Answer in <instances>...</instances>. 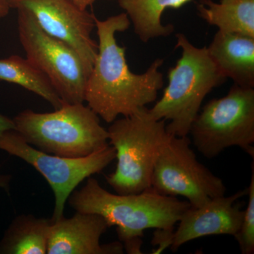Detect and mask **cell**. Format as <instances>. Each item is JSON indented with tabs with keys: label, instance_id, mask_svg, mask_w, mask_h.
Here are the masks:
<instances>
[{
	"label": "cell",
	"instance_id": "obj_18",
	"mask_svg": "<svg viewBox=\"0 0 254 254\" xmlns=\"http://www.w3.org/2000/svg\"><path fill=\"white\" fill-rule=\"evenodd\" d=\"M252 174L247 195L249 202L244 213L243 219L238 232L234 236L236 239L242 254L254 253V165L252 163Z\"/></svg>",
	"mask_w": 254,
	"mask_h": 254
},
{
	"label": "cell",
	"instance_id": "obj_14",
	"mask_svg": "<svg viewBox=\"0 0 254 254\" xmlns=\"http://www.w3.org/2000/svg\"><path fill=\"white\" fill-rule=\"evenodd\" d=\"M192 0H118L125 11L135 33L143 43L173 33V24L163 25L162 15L165 9H180Z\"/></svg>",
	"mask_w": 254,
	"mask_h": 254
},
{
	"label": "cell",
	"instance_id": "obj_11",
	"mask_svg": "<svg viewBox=\"0 0 254 254\" xmlns=\"http://www.w3.org/2000/svg\"><path fill=\"white\" fill-rule=\"evenodd\" d=\"M248 189L239 190L230 196L216 197L206 203L193 208L190 206L182 215L178 227L174 231L173 245L176 252L190 241L211 235L235 236L240 230L245 210L237 200L247 195Z\"/></svg>",
	"mask_w": 254,
	"mask_h": 254
},
{
	"label": "cell",
	"instance_id": "obj_19",
	"mask_svg": "<svg viewBox=\"0 0 254 254\" xmlns=\"http://www.w3.org/2000/svg\"><path fill=\"white\" fill-rule=\"evenodd\" d=\"M174 229H155L152 245L156 246L152 254H161L164 250L171 247L173 242Z\"/></svg>",
	"mask_w": 254,
	"mask_h": 254
},
{
	"label": "cell",
	"instance_id": "obj_6",
	"mask_svg": "<svg viewBox=\"0 0 254 254\" xmlns=\"http://www.w3.org/2000/svg\"><path fill=\"white\" fill-rule=\"evenodd\" d=\"M189 134L205 158L237 146L254 159V88L234 84L225 96L210 100L195 117Z\"/></svg>",
	"mask_w": 254,
	"mask_h": 254
},
{
	"label": "cell",
	"instance_id": "obj_15",
	"mask_svg": "<svg viewBox=\"0 0 254 254\" xmlns=\"http://www.w3.org/2000/svg\"><path fill=\"white\" fill-rule=\"evenodd\" d=\"M52 219L21 215L12 220L0 240V254H46Z\"/></svg>",
	"mask_w": 254,
	"mask_h": 254
},
{
	"label": "cell",
	"instance_id": "obj_9",
	"mask_svg": "<svg viewBox=\"0 0 254 254\" xmlns=\"http://www.w3.org/2000/svg\"><path fill=\"white\" fill-rule=\"evenodd\" d=\"M190 143L188 136H170L155 164L150 190L159 194L185 197L190 206L198 208L225 195L226 187L198 161Z\"/></svg>",
	"mask_w": 254,
	"mask_h": 254
},
{
	"label": "cell",
	"instance_id": "obj_12",
	"mask_svg": "<svg viewBox=\"0 0 254 254\" xmlns=\"http://www.w3.org/2000/svg\"><path fill=\"white\" fill-rule=\"evenodd\" d=\"M108 227L105 219L98 214L76 212L71 218L63 216L50 225L47 254H123L120 242L100 243V237Z\"/></svg>",
	"mask_w": 254,
	"mask_h": 254
},
{
	"label": "cell",
	"instance_id": "obj_5",
	"mask_svg": "<svg viewBox=\"0 0 254 254\" xmlns=\"http://www.w3.org/2000/svg\"><path fill=\"white\" fill-rule=\"evenodd\" d=\"M166 121L157 120L147 107L115 120L108 131L116 151V170L105 177L118 194H136L150 190L160 152L172 134Z\"/></svg>",
	"mask_w": 254,
	"mask_h": 254
},
{
	"label": "cell",
	"instance_id": "obj_4",
	"mask_svg": "<svg viewBox=\"0 0 254 254\" xmlns=\"http://www.w3.org/2000/svg\"><path fill=\"white\" fill-rule=\"evenodd\" d=\"M13 120L15 130L28 144L49 154L81 158L110 145L99 117L83 103H64L53 113L26 110Z\"/></svg>",
	"mask_w": 254,
	"mask_h": 254
},
{
	"label": "cell",
	"instance_id": "obj_23",
	"mask_svg": "<svg viewBox=\"0 0 254 254\" xmlns=\"http://www.w3.org/2000/svg\"><path fill=\"white\" fill-rule=\"evenodd\" d=\"M75 6L81 10H86L87 7L93 4L96 0H69Z\"/></svg>",
	"mask_w": 254,
	"mask_h": 254
},
{
	"label": "cell",
	"instance_id": "obj_8",
	"mask_svg": "<svg viewBox=\"0 0 254 254\" xmlns=\"http://www.w3.org/2000/svg\"><path fill=\"white\" fill-rule=\"evenodd\" d=\"M18 11V31L26 58L49 78L64 103L85 102L89 73L77 53L43 31L33 16Z\"/></svg>",
	"mask_w": 254,
	"mask_h": 254
},
{
	"label": "cell",
	"instance_id": "obj_16",
	"mask_svg": "<svg viewBox=\"0 0 254 254\" xmlns=\"http://www.w3.org/2000/svg\"><path fill=\"white\" fill-rule=\"evenodd\" d=\"M197 10L200 17L218 31L254 38V0H200Z\"/></svg>",
	"mask_w": 254,
	"mask_h": 254
},
{
	"label": "cell",
	"instance_id": "obj_22",
	"mask_svg": "<svg viewBox=\"0 0 254 254\" xmlns=\"http://www.w3.org/2000/svg\"><path fill=\"white\" fill-rule=\"evenodd\" d=\"M11 9L9 0H0V18L5 17Z\"/></svg>",
	"mask_w": 254,
	"mask_h": 254
},
{
	"label": "cell",
	"instance_id": "obj_21",
	"mask_svg": "<svg viewBox=\"0 0 254 254\" xmlns=\"http://www.w3.org/2000/svg\"><path fill=\"white\" fill-rule=\"evenodd\" d=\"M1 166L0 165V188L3 189L5 191L9 193L11 176L10 175L1 173Z\"/></svg>",
	"mask_w": 254,
	"mask_h": 254
},
{
	"label": "cell",
	"instance_id": "obj_20",
	"mask_svg": "<svg viewBox=\"0 0 254 254\" xmlns=\"http://www.w3.org/2000/svg\"><path fill=\"white\" fill-rule=\"evenodd\" d=\"M11 129H16L14 120L0 114V133Z\"/></svg>",
	"mask_w": 254,
	"mask_h": 254
},
{
	"label": "cell",
	"instance_id": "obj_2",
	"mask_svg": "<svg viewBox=\"0 0 254 254\" xmlns=\"http://www.w3.org/2000/svg\"><path fill=\"white\" fill-rule=\"evenodd\" d=\"M67 200L76 212L98 214L109 227L116 226L119 240L127 250L141 247L145 230L175 228L190 207L187 200L159 194L150 189L136 194H114L91 177Z\"/></svg>",
	"mask_w": 254,
	"mask_h": 254
},
{
	"label": "cell",
	"instance_id": "obj_10",
	"mask_svg": "<svg viewBox=\"0 0 254 254\" xmlns=\"http://www.w3.org/2000/svg\"><path fill=\"white\" fill-rule=\"evenodd\" d=\"M11 8L30 13L50 36L72 48L91 73L98 45L92 38L95 14L81 10L69 0H9Z\"/></svg>",
	"mask_w": 254,
	"mask_h": 254
},
{
	"label": "cell",
	"instance_id": "obj_3",
	"mask_svg": "<svg viewBox=\"0 0 254 254\" xmlns=\"http://www.w3.org/2000/svg\"><path fill=\"white\" fill-rule=\"evenodd\" d=\"M176 38L181 58L169 70L168 86L149 111L157 120L170 121L166 125L169 133L185 136L190 133L205 96L227 78L219 71L206 47L193 46L183 33H178Z\"/></svg>",
	"mask_w": 254,
	"mask_h": 254
},
{
	"label": "cell",
	"instance_id": "obj_7",
	"mask_svg": "<svg viewBox=\"0 0 254 254\" xmlns=\"http://www.w3.org/2000/svg\"><path fill=\"white\" fill-rule=\"evenodd\" d=\"M0 150L24 160L46 179L55 194L53 222L63 218L65 203L81 182L100 173L116 159V151L110 145L81 158L49 154L28 144L14 129L0 133Z\"/></svg>",
	"mask_w": 254,
	"mask_h": 254
},
{
	"label": "cell",
	"instance_id": "obj_1",
	"mask_svg": "<svg viewBox=\"0 0 254 254\" xmlns=\"http://www.w3.org/2000/svg\"><path fill=\"white\" fill-rule=\"evenodd\" d=\"M98 51L87 80L85 102L98 117L112 123L118 116H129L157 99L164 85L159 68L163 60H155L145 73L131 72L127 64L125 50L119 46L116 33L129 28L126 13L104 21L95 16Z\"/></svg>",
	"mask_w": 254,
	"mask_h": 254
},
{
	"label": "cell",
	"instance_id": "obj_13",
	"mask_svg": "<svg viewBox=\"0 0 254 254\" xmlns=\"http://www.w3.org/2000/svg\"><path fill=\"white\" fill-rule=\"evenodd\" d=\"M209 55L225 78L243 88L254 87V38L218 31Z\"/></svg>",
	"mask_w": 254,
	"mask_h": 254
},
{
	"label": "cell",
	"instance_id": "obj_17",
	"mask_svg": "<svg viewBox=\"0 0 254 254\" xmlns=\"http://www.w3.org/2000/svg\"><path fill=\"white\" fill-rule=\"evenodd\" d=\"M0 80L15 83L39 95L55 110L64 104L49 78L26 58L13 55L0 58Z\"/></svg>",
	"mask_w": 254,
	"mask_h": 254
}]
</instances>
